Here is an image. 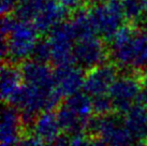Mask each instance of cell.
<instances>
[{
	"instance_id": "1",
	"label": "cell",
	"mask_w": 147,
	"mask_h": 146,
	"mask_svg": "<svg viewBox=\"0 0 147 146\" xmlns=\"http://www.w3.org/2000/svg\"><path fill=\"white\" fill-rule=\"evenodd\" d=\"M114 64L128 71L147 70V33L133 26H123L111 40Z\"/></svg>"
},
{
	"instance_id": "2",
	"label": "cell",
	"mask_w": 147,
	"mask_h": 146,
	"mask_svg": "<svg viewBox=\"0 0 147 146\" xmlns=\"http://www.w3.org/2000/svg\"><path fill=\"white\" fill-rule=\"evenodd\" d=\"M39 31L31 22L15 20L12 31L7 38L2 39L1 56L3 61L8 59L11 64L28 60L37 44Z\"/></svg>"
},
{
	"instance_id": "3",
	"label": "cell",
	"mask_w": 147,
	"mask_h": 146,
	"mask_svg": "<svg viewBox=\"0 0 147 146\" xmlns=\"http://www.w3.org/2000/svg\"><path fill=\"white\" fill-rule=\"evenodd\" d=\"M87 130L107 146H130L134 143L123 118L115 114L91 118Z\"/></svg>"
},
{
	"instance_id": "4",
	"label": "cell",
	"mask_w": 147,
	"mask_h": 146,
	"mask_svg": "<svg viewBox=\"0 0 147 146\" xmlns=\"http://www.w3.org/2000/svg\"><path fill=\"white\" fill-rule=\"evenodd\" d=\"M89 14L96 34L98 33L106 40L113 39L116 32L123 27L125 20L121 4L118 0L96 4L89 10Z\"/></svg>"
},
{
	"instance_id": "5",
	"label": "cell",
	"mask_w": 147,
	"mask_h": 146,
	"mask_svg": "<svg viewBox=\"0 0 147 146\" xmlns=\"http://www.w3.org/2000/svg\"><path fill=\"white\" fill-rule=\"evenodd\" d=\"M109 96L114 104V110L125 114L132 105L143 99L142 80L134 73H126L117 76L109 91Z\"/></svg>"
},
{
	"instance_id": "6",
	"label": "cell",
	"mask_w": 147,
	"mask_h": 146,
	"mask_svg": "<svg viewBox=\"0 0 147 146\" xmlns=\"http://www.w3.org/2000/svg\"><path fill=\"white\" fill-rule=\"evenodd\" d=\"M47 41L52 51V61L56 67L74 64L73 49L76 41L69 22H62L49 32Z\"/></svg>"
},
{
	"instance_id": "7",
	"label": "cell",
	"mask_w": 147,
	"mask_h": 146,
	"mask_svg": "<svg viewBox=\"0 0 147 146\" xmlns=\"http://www.w3.org/2000/svg\"><path fill=\"white\" fill-rule=\"evenodd\" d=\"M107 57V49L103 41L97 36H91L75 41L73 49L74 62L81 69L88 71L103 65Z\"/></svg>"
},
{
	"instance_id": "8",
	"label": "cell",
	"mask_w": 147,
	"mask_h": 146,
	"mask_svg": "<svg viewBox=\"0 0 147 146\" xmlns=\"http://www.w3.org/2000/svg\"><path fill=\"white\" fill-rule=\"evenodd\" d=\"M116 78L117 70L115 66L111 64H103L87 71L83 89L91 98L109 95V91Z\"/></svg>"
},
{
	"instance_id": "9",
	"label": "cell",
	"mask_w": 147,
	"mask_h": 146,
	"mask_svg": "<svg viewBox=\"0 0 147 146\" xmlns=\"http://www.w3.org/2000/svg\"><path fill=\"white\" fill-rule=\"evenodd\" d=\"M23 127L20 111L12 105L4 106L0 127V145L17 146L23 139Z\"/></svg>"
},
{
	"instance_id": "10",
	"label": "cell",
	"mask_w": 147,
	"mask_h": 146,
	"mask_svg": "<svg viewBox=\"0 0 147 146\" xmlns=\"http://www.w3.org/2000/svg\"><path fill=\"white\" fill-rule=\"evenodd\" d=\"M85 75L80 67L73 65L57 67L54 70V81L57 91L62 97H70L81 91L84 86Z\"/></svg>"
},
{
	"instance_id": "11",
	"label": "cell",
	"mask_w": 147,
	"mask_h": 146,
	"mask_svg": "<svg viewBox=\"0 0 147 146\" xmlns=\"http://www.w3.org/2000/svg\"><path fill=\"white\" fill-rule=\"evenodd\" d=\"M20 70L23 82L26 85L41 88H55L54 71L46 64L28 59L22 64Z\"/></svg>"
},
{
	"instance_id": "12",
	"label": "cell",
	"mask_w": 147,
	"mask_h": 146,
	"mask_svg": "<svg viewBox=\"0 0 147 146\" xmlns=\"http://www.w3.org/2000/svg\"><path fill=\"white\" fill-rule=\"evenodd\" d=\"M32 126L33 135L45 144H53L60 138L61 128L56 112L46 111L38 115Z\"/></svg>"
},
{
	"instance_id": "13",
	"label": "cell",
	"mask_w": 147,
	"mask_h": 146,
	"mask_svg": "<svg viewBox=\"0 0 147 146\" xmlns=\"http://www.w3.org/2000/svg\"><path fill=\"white\" fill-rule=\"evenodd\" d=\"M123 115V122L134 141H145L147 138V105L139 102Z\"/></svg>"
},
{
	"instance_id": "14",
	"label": "cell",
	"mask_w": 147,
	"mask_h": 146,
	"mask_svg": "<svg viewBox=\"0 0 147 146\" xmlns=\"http://www.w3.org/2000/svg\"><path fill=\"white\" fill-rule=\"evenodd\" d=\"M68 11L57 0H47L40 14L32 23L39 33L49 32L54 27L63 22Z\"/></svg>"
},
{
	"instance_id": "15",
	"label": "cell",
	"mask_w": 147,
	"mask_h": 146,
	"mask_svg": "<svg viewBox=\"0 0 147 146\" xmlns=\"http://www.w3.org/2000/svg\"><path fill=\"white\" fill-rule=\"evenodd\" d=\"M21 70L11 64L3 65L1 68V98L5 102L10 103L13 98L22 88Z\"/></svg>"
},
{
	"instance_id": "16",
	"label": "cell",
	"mask_w": 147,
	"mask_h": 146,
	"mask_svg": "<svg viewBox=\"0 0 147 146\" xmlns=\"http://www.w3.org/2000/svg\"><path fill=\"white\" fill-rule=\"evenodd\" d=\"M56 115H57V119L60 125L61 131L65 133L76 135V134H81L85 129H88L89 122L83 120L82 118L78 117L76 114H74L65 104L58 107Z\"/></svg>"
},
{
	"instance_id": "17",
	"label": "cell",
	"mask_w": 147,
	"mask_h": 146,
	"mask_svg": "<svg viewBox=\"0 0 147 146\" xmlns=\"http://www.w3.org/2000/svg\"><path fill=\"white\" fill-rule=\"evenodd\" d=\"M63 104L68 106L83 120L90 122L91 114L94 113V105H92V98L88 93H86L85 91H78L67 98Z\"/></svg>"
},
{
	"instance_id": "18",
	"label": "cell",
	"mask_w": 147,
	"mask_h": 146,
	"mask_svg": "<svg viewBox=\"0 0 147 146\" xmlns=\"http://www.w3.org/2000/svg\"><path fill=\"white\" fill-rule=\"evenodd\" d=\"M69 23L71 25V28L73 30L76 40L96 36V31H94V25L90 18L89 11H87L85 9L80 8L75 10Z\"/></svg>"
},
{
	"instance_id": "19",
	"label": "cell",
	"mask_w": 147,
	"mask_h": 146,
	"mask_svg": "<svg viewBox=\"0 0 147 146\" xmlns=\"http://www.w3.org/2000/svg\"><path fill=\"white\" fill-rule=\"evenodd\" d=\"M47 0H18L14 13L17 20L31 22L40 14Z\"/></svg>"
},
{
	"instance_id": "20",
	"label": "cell",
	"mask_w": 147,
	"mask_h": 146,
	"mask_svg": "<svg viewBox=\"0 0 147 146\" xmlns=\"http://www.w3.org/2000/svg\"><path fill=\"white\" fill-rule=\"evenodd\" d=\"M125 18L130 22L142 20L147 15V0H120Z\"/></svg>"
},
{
	"instance_id": "21",
	"label": "cell",
	"mask_w": 147,
	"mask_h": 146,
	"mask_svg": "<svg viewBox=\"0 0 147 146\" xmlns=\"http://www.w3.org/2000/svg\"><path fill=\"white\" fill-rule=\"evenodd\" d=\"M92 105H94V113L97 116H105L112 114L114 110V104L109 95H102L98 97L92 98Z\"/></svg>"
},
{
	"instance_id": "22",
	"label": "cell",
	"mask_w": 147,
	"mask_h": 146,
	"mask_svg": "<svg viewBox=\"0 0 147 146\" xmlns=\"http://www.w3.org/2000/svg\"><path fill=\"white\" fill-rule=\"evenodd\" d=\"M31 59L39 62H43V64H46L47 61L52 60V51H51V46L47 39L38 41L33 49Z\"/></svg>"
},
{
	"instance_id": "23",
	"label": "cell",
	"mask_w": 147,
	"mask_h": 146,
	"mask_svg": "<svg viewBox=\"0 0 147 146\" xmlns=\"http://www.w3.org/2000/svg\"><path fill=\"white\" fill-rule=\"evenodd\" d=\"M70 146H107L98 138L87 137L83 133L73 135L70 139Z\"/></svg>"
},
{
	"instance_id": "24",
	"label": "cell",
	"mask_w": 147,
	"mask_h": 146,
	"mask_svg": "<svg viewBox=\"0 0 147 146\" xmlns=\"http://www.w3.org/2000/svg\"><path fill=\"white\" fill-rule=\"evenodd\" d=\"M15 18L11 17L10 15H5L2 16V20H1V38L4 39L10 34V32L12 31L14 24H15Z\"/></svg>"
},
{
	"instance_id": "25",
	"label": "cell",
	"mask_w": 147,
	"mask_h": 146,
	"mask_svg": "<svg viewBox=\"0 0 147 146\" xmlns=\"http://www.w3.org/2000/svg\"><path fill=\"white\" fill-rule=\"evenodd\" d=\"M17 1L18 0H1V2H0V11H1L2 16L9 15V13L15 10Z\"/></svg>"
},
{
	"instance_id": "26",
	"label": "cell",
	"mask_w": 147,
	"mask_h": 146,
	"mask_svg": "<svg viewBox=\"0 0 147 146\" xmlns=\"http://www.w3.org/2000/svg\"><path fill=\"white\" fill-rule=\"evenodd\" d=\"M42 144H43V142H41L39 139L36 138L33 134H31V135L23 137V139L17 146H42Z\"/></svg>"
},
{
	"instance_id": "27",
	"label": "cell",
	"mask_w": 147,
	"mask_h": 146,
	"mask_svg": "<svg viewBox=\"0 0 147 146\" xmlns=\"http://www.w3.org/2000/svg\"><path fill=\"white\" fill-rule=\"evenodd\" d=\"M57 1L67 11H69V10H74L75 11V10L80 9V4H81L82 0H57Z\"/></svg>"
},
{
	"instance_id": "28",
	"label": "cell",
	"mask_w": 147,
	"mask_h": 146,
	"mask_svg": "<svg viewBox=\"0 0 147 146\" xmlns=\"http://www.w3.org/2000/svg\"><path fill=\"white\" fill-rule=\"evenodd\" d=\"M141 29L147 33V15H145L141 20Z\"/></svg>"
},
{
	"instance_id": "29",
	"label": "cell",
	"mask_w": 147,
	"mask_h": 146,
	"mask_svg": "<svg viewBox=\"0 0 147 146\" xmlns=\"http://www.w3.org/2000/svg\"><path fill=\"white\" fill-rule=\"evenodd\" d=\"M141 80H142V84H143V87L146 90V95H147V70H145V72H144L143 76H142Z\"/></svg>"
},
{
	"instance_id": "30",
	"label": "cell",
	"mask_w": 147,
	"mask_h": 146,
	"mask_svg": "<svg viewBox=\"0 0 147 146\" xmlns=\"http://www.w3.org/2000/svg\"><path fill=\"white\" fill-rule=\"evenodd\" d=\"M88 2H91V3H96V4H100V3H104V2H109V1H112V0H87Z\"/></svg>"
},
{
	"instance_id": "31",
	"label": "cell",
	"mask_w": 147,
	"mask_h": 146,
	"mask_svg": "<svg viewBox=\"0 0 147 146\" xmlns=\"http://www.w3.org/2000/svg\"><path fill=\"white\" fill-rule=\"evenodd\" d=\"M130 146H147V141H139V142L133 143Z\"/></svg>"
},
{
	"instance_id": "32",
	"label": "cell",
	"mask_w": 147,
	"mask_h": 146,
	"mask_svg": "<svg viewBox=\"0 0 147 146\" xmlns=\"http://www.w3.org/2000/svg\"><path fill=\"white\" fill-rule=\"evenodd\" d=\"M143 100L145 102H146V105H147V95L146 93H144V96H143Z\"/></svg>"
},
{
	"instance_id": "33",
	"label": "cell",
	"mask_w": 147,
	"mask_h": 146,
	"mask_svg": "<svg viewBox=\"0 0 147 146\" xmlns=\"http://www.w3.org/2000/svg\"><path fill=\"white\" fill-rule=\"evenodd\" d=\"M42 146H54L53 144H45V143H43L42 144Z\"/></svg>"
}]
</instances>
